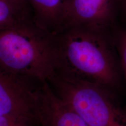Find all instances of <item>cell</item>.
Segmentation results:
<instances>
[{
  "instance_id": "1",
  "label": "cell",
  "mask_w": 126,
  "mask_h": 126,
  "mask_svg": "<svg viewBox=\"0 0 126 126\" xmlns=\"http://www.w3.org/2000/svg\"><path fill=\"white\" fill-rule=\"evenodd\" d=\"M54 73L96 83L117 95L124 84L112 33L78 26L50 34Z\"/></svg>"
},
{
  "instance_id": "2",
  "label": "cell",
  "mask_w": 126,
  "mask_h": 126,
  "mask_svg": "<svg viewBox=\"0 0 126 126\" xmlns=\"http://www.w3.org/2000/svg\"><path fill=\"white\" fill-rule=\"evenodd\" d=\"M0 68L34 81H48L54 74L50 34L33 20L0 31Z\"/></svg>"
},
{
  "instance_id": "3",
  "label": "cell",
  "mask_w": 126,
  "mask_h": 126,
  "mask_svg": "<svg viewBox=\"0 0 126 126\" xmlns=\"http://www.w3.org/2000/svg\"><path fill=\"white\" fill-rule=\"evenodd\" d=\"M47 82L89 126H126V108L107 88L56 73Z\"/></svg>"
},
{
  "instance_id": "4",
  "label": "cell",
  "mask_w": 126,
  "mask_h": 126,
  "mask_svg": "<svg viewBox=\"0 0 126 126\" xmlns=\"http://www.w3.org/2000/svg\"><path fill=\"white\" fill-rule=\"evenodd\" d=\"M39 82L0 68V116L31 126L36 123L33 92Z\"/></svg>"
},
{
  "instance_id": "5",
  "label": "cell",
  "mask_w": 126,
  "mask_h": 126,
  "mask_svg": "<svg viewBox=\"0 0 126 126\" xmlns=\"http://www.w3.org/2000/svg\"><path fill=\"white\" fill-rule=\"evenodd\" d=\"M120 0H70L60 29L78 26L112 33L120 23Z\"/></svg>"
},
{
  "instance_id": "6",
  "label": "cell",
  "mask_w": 126,
  "mask_h": 126,
  "mask_svg": "<svg viewBox=\"0 0 126 126\" xmlns=\"http://www.w3.org/2000/svg\"><path fill=\"white\" fill-rule=\"evenodd\" d=\"M34 115L41 126H89L56 94L47 82L34 89Z\"/></svg>"
},
{
  "instance_id": "7",
  "label": "cell",
  "mask_w": 126,
  "mask_h": 126,
  "mask_svg": "<svg viewBox=\"0 0 126 126\" xmlns=\"http://www.w3.org/2000/svg\"><path fill=\"white\" fill-rule=\"evenodd\" d=\"M34 23L50 34L60 30L70 0H26Z\"/></svg>"
},
{
  "instance_id": "8",
  "label": "cell",
  "mask_w": 126,
  "mask_h": 126,
  "mask_svg": "<svg viewBox=\"0 0 126 126\" xmlns=\"http://www.w3.org/2000/svg\"><path fill=\"white\" fill-rule=\"evenodd\" d=\"M126 86V26L119 23L112 32Z\"/></svg>"
},
{
  "instance_id": "9",
  "label": "cell",
  "mask_w": 126,
  "mask_h": 126,
  "mask_svg": "<svg viewBox=\"0 0 126 126\" xmlns=\"http://www.w3.org/2000/svg\"><path fill=\"white\" fill-rule=\"evenodd\" d=\"M0 126H31L22 123L5 116H0Z\"/></svg>"
},
{
  "instance_id": "10",
  "label": "cell",
  "mask_w": 126,
  "mask_h": 126,
  "mask_svg": "<svg viewBox=\"0 0 126 126\" xmlns=\"http://www.w3.org/2000/svg\"><path fill=\"white\" fill-rule=\"evenodd\" d=\"M120 23L126 26V0H120Z\"/></svg>"
},
{
  "instance_id": "11",
  "label": "cell",
  "mask_w": 126,
  "mask_h": 126,
  "mask_svg": "<svg viewBox=\"0 0 126 126\" xmlns=\"http://www.w3.org/2000/svg\"><path fill=\"white\" fill-rule=\"evenodd\" d=\"M12 1H15V2L20 3V4H28L27 1L26 0H12Z\"/></svg>"
}]
</instances>
